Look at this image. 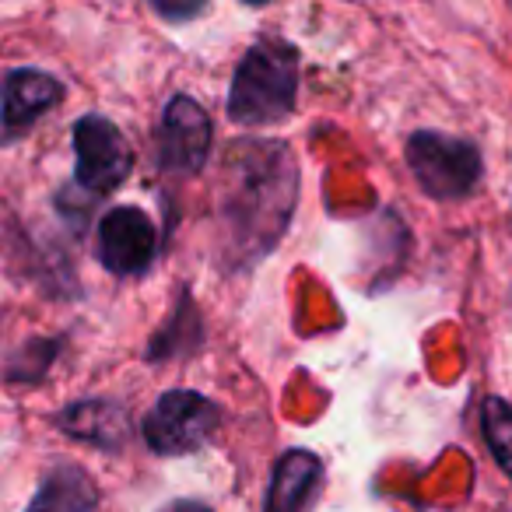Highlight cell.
Wrapping results in <instances>:
<instances>
[{"label": "cell", "mask_w": 512, "mask_h": 512, "mask_svg": "<svg viewBox=\"0 0 512 512\" xmlns=\"http://www.w3.org/2000/svg\"><path fill=\"white\" fill-rule=\"evenodd\" d=\"M218 256L228 271L264 260L292 225L299 200V165L285 141L242 137L221 158L214 186Z\"/></svg>", "instance_id": "obj_1"}, {"label": "cell", "mask_w": 512, "mask_h": 512, "mask_svg": "<svg viewBox=\"0 0 512 512\" xmlns=\"http://www.w3.org/2000/svg\"><path fill=\"white\" fill-rule=\"evenodd\" d=\"M299 99V50L285 39H260L232 74L228 120L239 127H274L295 113Z\"/></svg>", "instance_id": "obj_2"}, {"label": "cell", "mask_w": 512, "mask_h": 512, "mask_svg": "<svg viewBox=\"0 0 512 512\" xmlns=\"http://www.w3.org/2000/svg\"><path fill=\"white\" fill-rule=\"evenodd\" d=\"M404 155L414 183L432 200H463L481 183V151L463 137H449L439 130H414L407 137Z\"/></svg>", "instance_id": "obj_3"}, {"label": "cell", "mask_w": 512, "mask_h": 512, "mask_svg": "<svg viewBox=\"0 0 512 512\" xmlns=\"http://www.w3.org/2000/svg\"><path fill=\"white\" fill-rule=\"evenodd\" d=\"M221 411L197 390H169L144 418V442L158 456L197 453L218 432Z\"/></svg>", "instance_id": "obj_4"}, {"label": "cell", "mask_w": 512, "mask_h": 512, "mask_svg": "<svg viewBox=\"0 0 512 512\" xmlns=\"http://www.w3.org/2000/svg\"><path fill=\"white\" fill-rule=\"evenodd\" d=\"M134 169V148L113 120L88 113L74 123V183L92 197H106Z\"/></svg>", "instance_id": "obj_5"}, {"label": "cell", "mask_w": 512, "mask_h": 512, "mask_svg": "<svg viewBox=\"0 0 512 512\" xmlns=\"http://www.w3.org/2000/svg\"><path fill=\"white\" fill-rule=\"evenodd\" d=\"M211 155V120L190 95H176L158 123V165L169 176H197Z\"/></svg>", "instance_id": "obj_6"}, {"label": "cell", "mask_w": 512, "mask_h": 512, "mask_svg": "<svg viewBox=\"0 0 512 512\" xmlns=\"http://www.w3.org/2000/svg\"><path fill=\"white\" fill-rule=\"evenodd\" d=\"M158 256V228L141 207H113L99 221V260L116 278H141Z\"/></svg>", "instance_id": "obj_7"}, {"label": "cell", "mask_w": 512, "mask_h": 512, "mask_svg": "<svg viewBox=\"0 0 512 512\" xmlns=\"http://www.w3.org/2000/svg\"><path fill=\"white\" fill-rule=\"evenodd\" d=\"M64 102V85L53 74L22 67L0 78V134L18 137L32 130L50 109Z\"/></svg>", "instance_id": "obj_8"}, {"label": "cell", "mask_w": 512, "mask_h": 512, "mask_svg": "<svg viewBox=\"0 0 512 512\" xmlns=\"http://www.w3.org/2000/svg\"><path fill=\"white\" fill-rule=\"evenodd\" d=\"M323 495V460L309 449H288L274 463L264 512H313Z\"/></svg>", "instance_id": "obj_9"}, {"label": "cell", "mask_w": 512, "mask_h": 512, "mask_svg": "<svg viewBox=\"0 0 512 512\" xmlns=\"http://www.w3.org/2000/svg\"><path fill=\"white\" fill-rule=\"evenodd\" d=\"M57 428L71 439L92 442V446L109 449V453L123 449L130 439L127 407H120L116 400H78V404L64 407L57 414Z\"/></svg>", "instance_id": "obj_10"}, {"label": "cell", "mask_w": 512, "mask_h": 512, "mask_svg": "<svg viewBox=\"0 0 512 512\" xmlns=\"http://www.w3.org/2000/svg\"><path fill=\"white\" fill-rule=\"evenodd\" d=\"M99 488L78 463H60L43 477L36 498L25 512H95Z\"/></svg>", "instance_id": "obj_11"}, {"label": "cell", "mask_w": 512, "mask_h": 512, "mask_svg": "<svg viewBox=\"0 0 512 512\" xmlns=\"http://www.w3.org/2000/svg\"><path fill=\"white\" fill-rule=\"evenodd\" d=\"M204 341V327H200L197 306L190 302V295L183 292V306H176L169 327H162L155 334V341L148 344V358L151 362H165V358H179L186 351L200 348Z\"/></svg>", "instance_id": "obj_12"}, {"label": "cell", "mask_w": 512, "mask_h": 512, "mask_svg": "<svg viewBox=\"0 0 512 512\" xmlns=\"http://www.w3.org/2000/svg\"><path fill=\"white\" fill-rule=\"evenodd\" d=\"M481 428L495 463L512 481V404L502 397H488L481 404Z\"/></svg>", "instance_id": "obj_13"}, {"label": "cell", "mask_w": 512, "mask_h": 512, "mask_svg": "<svg viewBox=\"0 0 512 512\" xmlns=\"http://www.w3.org/2000/svg\"><path fill=\"white\" fill-rule=\"evenodd\" d=\"M155 11L169 22H186V18L204 15V4H190V8H169V4H155Z\"/></svg>", "instance_id": "obj_14"}, {"label": "cell", "mask_w": 512, "mask_h": 512, "mask_svg": "<svg viewBox=\"0 0 512 512\" xmlns=\"http://www.w3.org/2000/svg\"><path fill=\"white\" fill-rule=\"evenodd\" d=\"M162 512H214L211 505L197 502V498H179V502H169Z\"/></svg>", "instance_id": "obj_15"}]
</instances>
